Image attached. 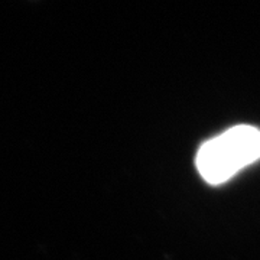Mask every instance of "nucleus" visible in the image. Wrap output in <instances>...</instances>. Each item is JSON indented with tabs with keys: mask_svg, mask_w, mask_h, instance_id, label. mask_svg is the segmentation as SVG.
I'll use <instances>...</instances> for the list:
<instances>
[{
	"mask_svg": "<svg viewBox=\"0 0 260 260\" xmlns=\"http://www.w3.org/2000/svg\"><path fill=\"white\" fill-rule=\"evenodd\" d=\"M257 159L260 130L249 124H239L207 140L197 153L195 165L205 182L220 185Z\"/></svg>",
	"mask_w": 260,
	"mask_h": 260,
	"instance_id": "obj_1",
	"label": "nucleus"
}]
</instances>
